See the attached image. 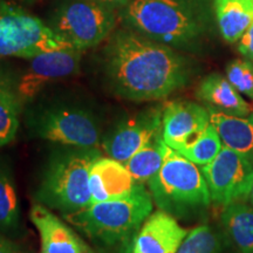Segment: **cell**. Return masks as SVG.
Segmentation results:
<instances>
[{
    "instance_id": "cell-1",
    "label": "cell",
    "mask_w": 253,
    "mask_h": 253,
    "mask_svg": "<svg viewBox=\"0 0 253 253\" xmlns=\"http://www.w3.org/2000/svg\"><path fill=\"white\" fill-rule=\"evenodd\" d=\"M106 69L116 93L131 101L166 99L189 78L185 60L175 50L126 30L118 32L107 47Z\"/></svg>"
},
{
    "instance_id": "cell-2",
    "label": "cell",
    "mask_w": 253,
    "mask_h": 253,
    "mask_svg": "<svg viewBox=\"0 0 253 253\" xmlns=\"http://www.w3.org/2000/svg\"><path fill=\"white\" fill-rule=\"evenodd\" d=\"M153 208L150 191L145 185L137 184L126 197L93 203L65 216L94 242L114 248L134 240Z\"/></svg>"
},
{
    "instance_id": "cell-3",
    "label": "cell",
    "mask_w": 253,
    "mask_h": 253,
    "mask_svg": "<svg viewBox=\"0 0 253 253\" xmlns=\"http://www.w3.org/2000/svg\"><path fill=\"white\" fill-rule=\"evenodd\" d=\"M147 185L157 208L173 217L186 216L211 203L201 168L168 144L160 171Z\"/></svg>"
},
{
    "instance_id": "cell-4",
    "label": "cell",
    "mask_w": 253,
    "mask_h": 253,
    "mask_svg": "<svg viewBox=\"0 0 253 253\" xmlns=\"http://www.w3.org/2000/svg\"><path fill=\"white\" fill-rule=\"evenodd\" d=\"M100 156L95 149H80L60 155L47 167L38 198L47 207L65 214L74 213L93 204L89 186L90 169Z\"/></svg>"
},
{
    "instance_id": "cell-5",
    "label": "cell",
    "mask_w": 253,
    "mask_h": 253,
    "mask_svg": "<svg viewBox=\"0 0 253 253\" xmlns=\"http://www.w3.org/2000/svg\"><path fill=\"white\" fill-rule=\"evenodd\" d=\"M125 18L142 36L164 45H188L202 31L186 0H130Z\"/></svg>"
},
{
    "instance_id": "cell-6",
    "label": "cell",
    "mask_w": 253,
    "mask_h": 253,
    "mask_svg": "<svg viewBox=\"0 0 253 253\" xmlns=\"http://www.w3.org/2000/svg\"><path fill=\"white\" fill-rule=\"evenodd\" d=\"M67 48L75 47L40 19L18 6L0 2V58L32 59Z\"/></svg>"
},
{
    "instance_id": "cell-7",
    "label": "cell",
    "mask_w": 253,
    "mask_h": 253,
    "mask_svg": "<svg viewBox=\"0 0 253 253\" xmlns=\"http://www.w3.org/2000/svg\"><path fill=\"white\" fill-rule=\"evenodd\" d=\"M115 20L108 6L95 0H77L62 8L54 30L77 49L99 45L112 32Z\"/></svg>"
},
{
    "instance_id": "cell-8",
    "label": "cell",
    "mask_w": 253,
    "mask_h": 253,
    "mask_svg": "<svg viewBox=\"0 0 253 253\" xmlns=\"http://www.w3.org/2000/svg\"><path fill=\"white\" fill-rule=\"evenodd\" d=\"M201 170L214 204L225 208L235 202L248 201L253 184V166L244 157L223 147Z\"/></svg>"
},
{
    "instance_id": "cell-9",
    "label": "cell",
    "mask_w": 253,
    "mask_h": 253,
    "mask_svg": "<svg viewBox=\"0 0 253 253\" xmlns=\"http://www.w3.org/2000/svg\"><path fill=\"white\" fill-rule=\"evenodd\" d=\"M34 134L62 145L93 149L99 143L100 130L89 113L78 108L56 107L40 114L33 123Z\"/></svg>"
},
{
    "instance_id": "cell-10",
    "label": "cell",
    "mask_w": 253,
    "mask_h": 253,
    "mask_svg": "<svg viewBox=\"0 0 253 253\" xmlns=\"http://www.w3.org/2000/svg\"><path fill=\"white\" fill-rule=\"evenodd\" d=\"M162 110L163 108H151L120 122L104 138V153L125 164L162 132Z\"/></svg>"
},
{
    "instance_id": "cell-11",
    "label": "cell",
    "mask_w": 253,
    "mask_h": 253,
    "mask_svg": "<svg viewBox=\"0 0 253 253\" xmlns=\"http://www.w3.org/2000/svg\"><path fill=\"white\" fill-rule=\"evenodd\" d=\"M80 58V49L67 48L41 53L30 59V66L18 84L19 99L20 101L34 99L46 84L74 74Z\"/></svg>"
},
{
    "instance_id": "cell-12",
    "label": "cell",
    "mask_w": 253,
    "mask_h": 253,
    "mask_svg": "<svg viewBox=\"0 0 253 253\" xmlns=\"http://www.w3.org/2000/svg\"><path fill=\"white\" fill-rule=\"evenodd\" d=\"M210 125L209 109L191 101H170L162 110V136L170 148L178 151L192 142Z\"/></svg>"
},
{
    "instance_id": "cell-13",
    "label": "cell",
    "mask_w": 253,
    "mask_h": 253,
    "mask_svg": "<svg viewBox=\"0 0 253 253\" xmlns=\"http://www.w3.org/2000/svg\"><path fill=\"white\" fill-rule=\"evenodd\" d=\"M188 233L175 217L158 210L142 224L130 253H176Z\"/></svg>"
},
{
    "instance_id": "cell-14",
    "label": "cell",
    "mask_w": 253,
    "mask_h": 253,
    "mask_svg": "<svg viewBox=\"0 0 253 253\" xmlns=\"http://www.w3.org/2000/svg\"><path fill=\"white\" fill-rule=\"evenodd\" d=\"M30 218L39 232L40 253H91L88 246L43 205H33Z\"/></svg>"
},
{
    "instance_id": "cell-15",
    "label": "cell",
    "mask_w": 253,
    "mask_h": 253,
    "mask_svg": "<svg viewBox=\"0 0 253 253\" xmlns=\"http://www.w3.org/2000/svg\"><path fill=\"white\" fill-rule=\"evenodd\" d=\"M136 185L137 183L123 163L101 155L94 161L89 176L93 203L126 197L131 194Z\"/></svg>"
},
{
    "instance_id": "cell-16",
    "label": "cell",
    "mask_w": 253,
    "mask_h": 253,
    "mask_svg": "<svg viewBox=\"0 0 253 253\" xmlns=\"http://www.w3.org/2000/svg\"><path fill=\"white\" fill-rule=\"evenodd\" d=\"M208 109L210 123L219 135L223 147L233 150L253 166V114L236 116Z\"/></svg>"
},
{
    "instance_id": "cell-17",
    "label": "cell",
    "mask_w": 253,
    "mask_h": 253,
    "mask_svg": "<svg viewBox=\"0 0 253 253\" xmlns=\"http://www.w3.org/2000/svg\"><path fill=\"white\" fill-rule=\"evenodd\" d=\"M197 96L207 104V108L236 116L251 115V106L243 99L226 77L219 73H212L202 80Z\"/></svg>"
},
{
    "instance_id": "cell-18",
    "label": "cell",
    "mask_w": 253,
    "mask_h": 253,
    "mask_svg": "<svg viewBox=\"0 0 253 253\" xmlns=\"http://www.w3.org/2000/svg\"><path fill=\"white\" fill-rule=\"evenodd\" d=\"M214 13L221 38L238 42L253 23V0H214Z\"/></svg>"
},
{
    "instance_id": "cell-19",
    "label": "cell",
    "mask_w": 253,
    "mask_h": 253,
    "mask_svg": "<svg viewBox=\"0 0 253 253\" xmlns=\"http://www.w3.org/2000/svg\"><path fill=\"white\" fill-rule=\"evenodd\" d=\"M221 223L239 253H253V207L243 202L227 205Z\"/></svg>"
},
{
    "instance_id": "cell-20",
    "label": "cell",
    "mask_w": 253,
    "mask_h": 253,
    "mask_svg": "<svg viewBox=\"0 0 253 253\" xmlns=\"http://www.w3.org/2000/svg\"><path fill=\"white\" fill-rule=\"evenodd\" d=\"M167 143L163 140L162 132L155 136L149 143L138 150L125 163L128 171L137 184H148L149 181L160 171L166 155Z\"/></svg>"
},
{
    "instance_id": "cell-21",
    "label": "cell",
    "mask_w": 253,
    "mask_h": 253,
    "mask_svg": "<svg viewBox=\"0 0 253 253\" xmlns=\"http://www.w3.org/2000/svg\"><path fill=\"white\" fill-rule=\"evenodd\" d=\"M19 214L20 207L13 176L8 168L0 166V229H14Z\"/></svg>"
},
{
    "instance_id": "cell-22",
    "label": "cell",
    "mask_w": 253,
    "mask_h": 253,
    "mask_svg": "<svg viewBox=\"0 0 253 253\" xmlns=\"http://www.w3.org/2000/svg\"><path fill=\"white\" fill-rule=\"evenodd\" d=\"M20 125V99L8 87L0 84V147L11 143Z\"/></svg>"
},
{
    "instance_id": "cell-23",
    "label": "cell",
    "mask_w": 253,
    "mask_h": 253,
    "mask_svg": "<svg viewBox=\"0 0 253 253\" xmlns=\"http://www.w3.org/2000/svg\"><path fill=\"white\" fill-rule=\"evenodd\" d=\"M221 148H223V143H221L219 135L210 123L198 137L179 149L178 153H181L183 156L197 166L204 167L214 160Z\"/></svg>"
},
{
    "instance_id": "cell-24",
    "label": "cell",
    "mask_w": 253,
    "mask_h": 253,
    "mask_svg": "<svg viewBox=\"0 0 253 253\" xmlns=\"http://www.w3.org/2000/svg\"><path fill=\"white\" fill-rule=\"evenodd\" d=\"M220 250L219 237L210 226L202 224L190 231L176 253H219Z\"/></svg>"
},
{
    "instance_id": "cell-25",
    "label": "cell",
    "mask_w": 253,
    "mask_h": 253,
    "mask_svg": "<svg viewBox=\"0 0 253 253\" xmlns=\"http://www.w3.org/2000/svg\"><path fill=\"white\" fill-rule=\"evenodd\" d=\"M226 79L230 84L249 99L253 100V62L237 59L226 66Z\"/></svg>"
},
{
    "instance_id": "cell-26",
    "label": "cell",
    "mask_w": 253,
    "mask_h": 253,
    "mask_svg": "<svg viewBox=\"0 0 253 253\" xmlns=\"http://www.w3.org/2000/svg\"><path fill=\"white\" fill-rule=\"evenodd\" d=\"M238 52L253 62V23L238 41Z\"/></svg>"
},
{
    "instance_id": "cell-27",
    "label": "cell",
    "mask_w": 253,
    "mask_h": 253,
    "mask_svg": "<svg viewBox=\"0 0 253 253\" xmlns=\"http://www.w3.org/2000/svg\"><path fill=\"white\" fill-rule=\"evenodd\" d=\"M0 253H24L13 242L0 233Z\"/></svg>"
},
{
    "instance_id": "cell-28",
    "label": "cell",
    "mask_w": 253,
    "mask_h": 253,
    "mask_svg": "<svg viewBox=\"0 0 253 253\" xmlns=\"http://www.w3.org/2000/svg\"><path fill=\"white\" fill-rule=\"evenodd\" d=\"M95 1L107 6H118V5H126L130 0H95Z\"/></svg>"
},
{
    "instance_id": "cell-29",
    "label": "cell",
    "mask_w": 253,
    "mask_h": 253,
    "mask_svg": "<svg viewBox=\"0 0 253 253\" xmlns=\"http://www.w3.org/2000/svg\"><path fill=\"white\" fill-rule=\"evenodd\" d=\"M248 201L250 202V203H251V205L253 207V184H252V188H251V190H250V194H249V198H248Z\"/></svg>"
},
{
    "instance_id": "cell-30",
    "label": "cell",
    "mask_w": 253,
    "mask_h": 253,
    "mask_svg": "<svg viewBox=\"0 0 253 253\" xmlns=\"http://www.w3.org/2000/svg\"><path fill=\"white\" fill-rule=\"evenodd\" d=\"M91 253H93V252H91Z\"/></svg>"
}]
</instances>
